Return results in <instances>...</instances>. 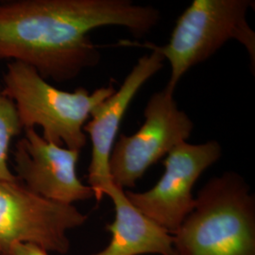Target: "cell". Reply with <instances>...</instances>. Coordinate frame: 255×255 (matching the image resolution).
<instances>
[{
	"label": "cell",
	"instance_id": "cell-6",
	"mask_svg": "<svg viewBox=\"0 0 255 255\" xmlns=\"http://www.w3.org/2000/svg\"><path fill=\"white\" fill-rule=\"evenodd\" d=\"M87 219L73 204L47 200L20 181L0 182V252L15 243H29L65 255L66 231Z\"/></svg>",
	"mask_w": 255,
	"mask_h": 255
},
{
	"label": "cell",
	"instance_id": "cell-3",
	"mask_svg": "<svg viewBox=\"0 0 255 255\" xmlns=\"http://www.w3.org/2000/svg\"><path fill=\"white\" fill-rule=\"evenodd\" d=\"M3 83L2 89L13 102L23 129L40 127L46 141L78 150L87 144L83 127L92 110L116 92L112 84L93 93L84 87L63 91L32 66L20 62L7 64Z\"/></svg>",
	"mask_w": 255,
	"mask_h": 255
},
{
	"label": "cell",
	"instance_id": "cell-8",
	"mask_svg": "<svg viewBox=\"0 0 255 255\" xmlns=\"http://www.w3.org/2000/svg\"><path fill=\"white\" fill-rule=\"evenodd\" d=\"M24 130L13 151L20 182L37 195L64 204L95 198L91 187L77 174L81 150L48 142L34 128Z\"/></svg>",
	"mask_w": 255,
	"mask_h": 255
},
{
	"label": "cell",
	"instance_id": "cell-12",
	"mask_svg": "<svg viewBox=\"0 0 255 255\" xmlns=\"http://www.w3.org/2000/svg\"><path fill=\"white\" fill-rule=\"evenodd\" d=\"M0 255H48L46 250L29 243H15L0 252Z\"/></svg>",
	"mask_w": 255,
	"mask_h": 255
},
{
	"label": "cell",
	"instance_id": "cell-10",
	"mask_svg": "<svg viewBox=\"0 0 255 255\" xmlns=\"http://www.w3.org/2000/svg\"><path fill=\"white\" fill-rule=\"evenodd\" d=\"M115 205L116 218L106 229L112 234L107 248L93 255H175L173 236L143 215L113 184L105 192Z\"/></svg>",
	"mask_w": 255,
	"mask_h": 255
},
{
	"label": "cell",
	"instance_id": "cell-4",
	"mask_svg": "<svg viewBox=\"0 0 255 255\" xmlns=\"http://www.w3.org/2000/svg\"><path fill=\"white\" fill-rule=\"evenodd\" d=\"M254 0H194L175 23L168 43L156 49L167 60L171 74L165 87L175 92L182 76L197 64L208 60L229 40H237L246 48L253 74L255 67V32L247 20Z\"/></svg>",
	"mask_w": 255,
	"mask_h": 255
},
{
	"label": "cell",
	"instance_id": "cell-7",
	"mask_svg": "<svg viewBox=\"0 0 255 255\" xmlns=\"http://www.w3.org/2000/svg\"><path fill=\"white\" fill-rule=\"evenodd\" d=\"M222 155L218 141L203 144L183 142L166 155L164 172L154 186L146 192L126 191L128 200L169 234H175L195 206L193 187L211 165Z\"/></svg>",
	"mask_w": 255,
	"mask_h": 255
},
{
	"label": "cell",
	"instance_id": "cell-5",
	"mask_svg": "<svg viewBox=\"0 0 255 255\" xmlns=\"http://www.w3.org/2000/svg\"><path fill=\"white\" fill-rule=\"evenodd\" d=\"M145 121L135 133H121L110 156V173L119 188L134 187L146 170L190 137L194 123L164 88L152 94L144 110Z\"/></svg>",
	"mask_w": 255,
	"mask_h": 255
},
{
	"label": "cell",
	"instance_id": "cell-11",
	"mask_svg": "<svg viewBox=\"0 0 255 255\" xmlns=\"http://www.w3.org/2000/svg\"><path fill=\"white\" fill-rule=\"evenodd\" d=\"M22 129L13 102L0 86V182L18 181L9 169L8 159L11 142Z\"/></svg>",
	"mask_w": 255,
	"mask_h": 255
},
{
	"label": "cell",
	"instance_id": "cell-1",
	"mask_svg": "<svg viewBox=\"0 0 255 255\" xmlns=\"http://www.w3.org/2000/svg\"><path fill=\"white\" fill-rule=\"evenodd\" d=\"M160 19L159 9L129 0L1 1L0 61L30 65L46 81H72L101 61L91 30L119 26L139 38Z\"/></svg>",
	"mask_w": 255,
	"mask_h": 255
},
{
	"label": "cell",
	"instance_id": "cell-9",
	"mask_svg": "<svg viewBox=\"0 0 255 255\" xmlns=\"http://www.w3.org/2000/svg\"><path fill=\"white\" fill-rule=\"evenodd\" d=\"M145 47L152 52L141 57L119 90L92 110L90 119L83 127L92 144L87 181L97 201H101L114 184L110 173V156L128 106L142 86L164 67L163 55L151 47Z\"/></svg>",
	"mask_w": 255,
	"mask_h": 255
},
{
	"label": "cell",
	"instance_id": "cell-2",
	"mask_svg": "<svg viewBox=\"0 0 255 255\" xmlns=\"http://www.w3.org/2000/svg\"><path fill=\"white\" fill-rule=\"evenodd\" d=\"M175 255H255V201L235 172L214 177L174 234Z\"/></svg>",
	"mask_w": 255,
	"mask_h": 255
}]
</instances>
